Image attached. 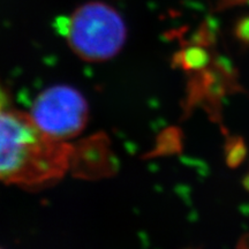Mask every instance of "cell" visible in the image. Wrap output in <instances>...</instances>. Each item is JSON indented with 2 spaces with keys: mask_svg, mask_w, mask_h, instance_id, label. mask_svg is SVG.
<instances>
[{
  "mask_svg": "<svg viewBox=\"0 0 249 249\" xmlns=\"http://www.w3.org/2000/svg\"><path fill=\"white\" fill-rule=\"evenodd\" d=\"M67 36L77 53L102 60L118 53L126 38V27L116 9L93 1L76 9L67 23Z\"/></svg>",
  "mask_w": 249,
  "mask_h": 249,
  "instance_id": "7a4b0ae2",
  "label": "cell"
},
{
  "mask_svg": "<svg viewBox=\"0 0 249 249\" xmlns=\"http://www.w3.org/2000/svg\"><path fill=\"white\" fill-rule=\"evenodd\" d=\"M70 149L43 132L30 114L0 108V181L39 185L67 169Z\"/></svg>",
  "mask_w": 249,
  "mask_h": 249,
  "instance_id": "6da1fadb",
  "label": "cell"
},
{
  "mask_svg": "<svg viewBox=\"0 0 249 249\" xmlns=\"http://www.w3.org/2000/svg\"><path fill=\"white\" fill-rule=\"evenodd\" d=\"M246 154H247V150H246L245 143L242 142V140L238 139L232 144V151L230 152V164L232 166L239 165L245 160Z\"/></svg>",
  "mask_w": 249,
  "mask_h": 249,
  "instance_id": "277c9868",
  "label": "cell"
},
{
  "mask_svg": "<svg viewBox=\"0 0 249 249\" xmlns=\"http://www.w3.org/2000/svg\"><path fill=\"white\" fill-rule=\"evenodd\" d=\"M245 187L249 191V173H248L247 178H246V180H245Z\"/></svg>",
  "mask_w": 249,
  "mask_h": 249,
  "instance_id": "52a82bcc",
  "label": "cell"
},
{
  "mask_svg": "<svg viewBox=\"0 0 249 249\" xmlns=\"http://www.w3.org/2000/svg\"><path fill=\"white\" fill-rule=\"evenodd\" d=\"M236 249H249V233L245 234L239 241L238 248Z\"/></svg>",
  "mask_w": 249,
  "mask_h": 249,
  "instance_id": "5b68a950",
  "label": "cell"
},
{
  "mask_svg": "<svg viewBox=\"0 0 249 249\" xmlns=\"http://www.w3.org/2000/svg\"><path fill=\"white\" fill-rule=\"evenodd\" d=\"M6 107V95L2 90L1 87H0V108Z\"/></svg>",
  "mask_w": 249,
  "mask_h": 249,
  "instance_id": "8992f818",
  "label": "cell"
},
{
  "mask_svg": "<svg viewBox=\"0 0 249 249\" xmlns=\"http://www.w3.org/2000/svg\"><path fill=\"white\" fill-rule=\"evenodd\" d=\"M87 113L81 93L70 87H54L40 93L30 116L43 132L62 141L83 128Z\"/></svg>",
  "mask_w": 249,
  "mask_h": 249,
  "instance_id": "3957f363",
  "label": "cell"
}]
</instances>
